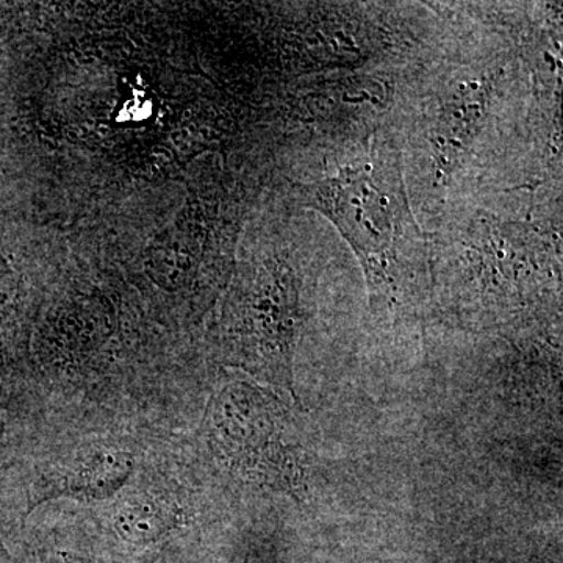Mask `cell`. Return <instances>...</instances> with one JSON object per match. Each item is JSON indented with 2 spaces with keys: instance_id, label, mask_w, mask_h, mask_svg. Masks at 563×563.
I'll list each match as a JSON object with an SVG mask.
<instances>
[{
  "instance_id": "obj_1",
  "label": "cell",
  "mask_w": 563,
  "mask_h": 563,
  "mask_svg": "<svg viewBox=\"0 0 563 563\" xmlns=\"http://www.w3.org/2000/svg\"><path fill=\"white\" fill-rule=\"evenodd\" d=\"M303 199L354 251L373 312L391 318L407 313L421 290L428 236L410 209L395 147L373 144L362 157L309 185Z\"/></svg>"
},
{
  "instance_id": "obj_2",
  "label": "cell",
  "mask_w": 563,
  "mask_h": 563,
  "mask_svg": "<svg viewBox=\"0 0 563 563\" xmlns=\"http://www.w3.org/2000/svg\"><path fill=\"white\" fill-rule=\"evenodd\" d=\"M302 288L301 274L279 254L246 263L232 282L218 333L225 365L296 404L292 365L307 317Z\"/></svg>"
},
{
  "instance_id": "obj_3",
  "label": "cell",
  "mask_w": 563,
  "mask_h": 563,
  "mask_svg": "<svg viewBox=\"0 0 563 563\" xmlns=\"http://www.w3.org/2000/svg\"><path fill=\"white\" fill-rule=\"evenodd\" d=\"M202 433L211 455L243 483L292 498L306 495V454L279 393L228 380L207 404Z\"/></svg>"
},
{
  "instance_id": "obj_4",
  "label": "cell",
  "mask_w": 563,
  "mask_h": 563,
  "mask_svg": "<svg viewBox=\"0 0 563 563\" xmlns=\"http://www.w3.org/2000/svg\"><path fill=\"white\" fill-rule=\"evenodd\" d=\"M136 470L135 451L118 440H96L52 463L33 485L27 512L57 499L103 503L125 492Z\"/></svg>"
},
{
  "instance_id": "obj_5",
  "label": "cell",
  "mask_w": 563,
  "mask_h": 563,
  "mask_svg": "<svg viewBox=\"0 0 563 563\" xmlns=\"http://www.w3.org/2000/svg\"><path fill=\"white\" fill-rule=\"evenodd\" d=\"M493 106L492 81L485 77L462 80L446 91L431 124L432 155L442 176H450L479 139Z\"/></svg>"
},
{
  "instance_id": "obj_6",
  "label": "cell",
  "mask_w": 563,
  "mask_h": 563,
  "mask_svg": "<svg viewBox=\"0 0 563 563\" xmlns=\"http://www.w3.org/2000/svg\"><path fill=\"white\" fill-rule=\"evenodd\" d=\"M107 515L111 539L131 554L146 553L172 539L187 523V514L166 493H121Z\"/></svg>"
},
{
  "instance_id": "obj_7",
  "label": "cell",
  "mask_w": 563,
  "mask_h": 563,
  "mask_svg": "<svg viewBox=\"0 0 563 563\" xmlns=\"http://www.w3.org/2000/svg\"><path fill=\"white\" fill-rule=\"evenodd\" d=\"M21 296L20 277L0 255V357L10 350L20 331Z\"/></svg>"
},
{
  "instance_id": "obj_8",
  "label": "cell",
  "mask_w": 563,
  "mask_h": 563,
  "mask_svg": "<svg viewBox=\"0 0 563 563\" xmlns=\"http://www.w3.org/2000/svg\"><path fill=\"white\" fill-rule=\"evenodd\" d=\"M47 563H107L98 555L84 551L57 550L52 551Z\"/></svg>"
},
{
  "instance_id": "obj_9",
  "label": "cell",
  "mask_w": 563,
  "mask_h": 563,
  "mask_svg": "<svg viewBox=\"0 0 563 563\" xmlns=\"http://www.w3.org/2000/svg\"><path fill=\"white\" fill-rule=\"evenodd\" d=\"M0 563H14L9 551H7L5 544L0 539Z\"/></svg>"
},
{
  "instance_id": "obj_10",
  "label": "cell",
  "mask_w": 563,
  "mask_h": 563,
  "mask_svg": "<svg viewBox=\"0 0 563 563\" xmlns=\"http://www.w3.org/2000/svg\"><path fill=\"white\" fill-rule=\"evenodd\" d=\"M242 563H250V558L244 559Z\"/></svg>"
}]
</instances>
